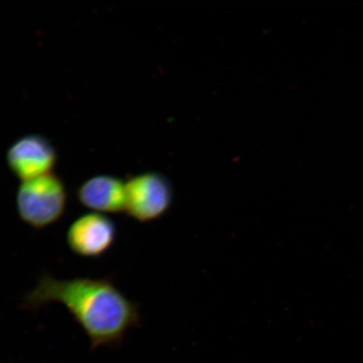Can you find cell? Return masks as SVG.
Returning <instances> with one entry per match:
<instances>
[{"label":"cell","mask_w":363,"mask_h":363,"mask_svg":"<svg viewBox=\"0 0 363 363\" xmlns=\"http://www.w3.org/2000/svg\"><path fill=\"white\" fill-rule=\"evenodd\" d=\"M51 303L67 308L88 335L92 350L120 344L140 321L138 306L108 277L57 279L44 274L26 294L24 306L38 310Z\"/></svg>","instance_id":"cell-1"},{"label":"cell","mask_w":363,"mask_h":363,"mask_svg":"<svg viewBox=\"0 0 363 363\" xmlns=\"http://www.w3.org/2000/svg\"><path fill=\"white\" fill-rule=\"evenodd\" d=\"M67 203L65 184L53 174L23 181L16 193L18 216L35 230L47 228L60 220L65 214Z\"/></svg>","instance_id":"cell-2"},{"label":"cell","mask_w":363,"mask_h":363,"mask_svg":"<svg viewBox=\"0 0 363 363\" xmlns=\"http://www.w3.org/2000/svg\"><path fill=\"white\" fill-rule=\"evenodd\" d=\"M172 190L165 177L157 172L133 177L125 183V212L139 222L155 220L169 211Z\"/></svg>","instance_id":"cell-3"},{"label":"cell","mask_w":363,"mask_h":363,"mask_svg":"<svg viewBox=\"0 0 363 363\" xmlns=\"http://www.w3.org/2000/svg\"><path fill=\"white\" fill-rule=\"evenodd\" d=\"M116 234V225L111 217L88 213L72 221L67 230V243L76 255L98 258L113 247Z\"/></svg>","instance_id":"cell-4"},{"label":"cell","mask_w":363,"mask_h":363,"mask_svg":"<svg viewBox=\"0 0 363 363\" xmlns=\"http://www.w3.org/2000/svg\"><path fill=\"white\" fill-rule=\"evenodd\" d=\"M57 162L55 148L40 135L23 136L7 152V164L21 182L52 174Z\"/></svg>","instance_id":"cell-5"},{"label":"cell","mask_w":363,"mask_h":363,"mask_svg":"<svg viewBox=\"0 0 363 363\" xmlns=\"http://www.w3.org/2000/svg\"><path fill=\"white\" fill-rule=\"evenodd\" d=\"M76 194L82 206L96 213L106 215L125 212V183L117 177H92L79 186Z\"/></svg>","instance_id":"cell-6"}]
</instances>
